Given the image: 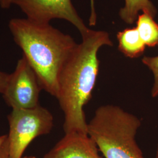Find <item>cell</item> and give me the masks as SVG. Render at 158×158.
<instances>
[{
    "label": "cell",
    "instance_id": "cell-1",
    "mask_svg": "<svg viewBox=\"0 0 158 158\" xmlns=\"http://www.w3.org/2000/svg\"><path fill=\"white\" fill-rule=\"evenodd\" d=\"M81 36L82 42L77 44L58 79L56 98L64 115L65 134H88L83 109L91 98L99 72L98 52L102 46L113 45L106 31L90 29Z\"/></svg>",
    "mask_w": 158,
    "mask_h": 158
},
{
    "label": "cell",
    "instance_id": "cell-2",
    "mask_svg": "<svg viewBox=\"0 0 158 158\" xmlns=\"http://www.w3.org/2000/svg\"><path fill=\"white\" fill-rule=\"evenodd\" d=\"M8 27L42 90L56 98L59 74L77 44L49 23L15 18L10 21Z\"/></svg>",
    "mask_w": 158,
    "mask_h": 158
},
{
    "label": "cell",
    "instance_id": "cell-3",
    "mask_svg": "<svg viewBox=\"0 0 158 158\" xmlns=\"http://www.w3.org/2000/svg\"><path fill=\"white\" fill-rule=\"evenodd\" d=\"M141 121L118 106H102L87 125L88 135L105 158H143L135 141Z\"/></svg>",
    "mask_w": 158,
    "mask_h": 158
},
{
    "label": "cell",
    "instance_id": "cell-4",
    "mask_svg": "<svg viewBox=\"0 0 158 158\" xmlns=\"http://www.w3.org/2000/svg\"><path fill=\"white\" fill-rule=\"evenodd\" d=\"M8 158H22L30 143L36 137L51 132L53 117L40 105L29 109H12L8 115Z\"/></svg>",
    "mask_w": 158,
    "mask_h": 158
},
{
    "label": "cell",
    "instance_id": "cell-5",
    "mask_svg": "<svg viewBox=\"0 0 158 158\" xmlns=\"http://www.w3.org/2000/svg\"><path fill=\"white\" fill-rule=\"evenodd\" d=\"M42 90L38 77L24 57L18 60L14 72L10 74L2 97L12 109H29L38 106Z\"/></svg>",
    "mask_w": 158,
    "mask_h": 158
},
{
    "label": "cell",
    "instance_id": "cell-6",
    "mask_svg": "<svg viewBox=\"0 0 158 158\" xmlns=\"http://www.w3.org/2000/svg\"><path fill=\"white\" fill-rule=\"evenodd\" d=\"M25 14L27 18L35 22L49 23L54 19H61L71 23L81 36L88 28L76 11L72 0H12Z\"/></svg>",
    "mask_w": 158,
    "mask_h": 158
},
{
    "label": "cell",
    "instance_id": "cell-7",
    "mask_svg": "<svg viewBox=\"0 0 158 158\" xmlns=\"http://www.w3.org/2000/svg\"><path fill=\"white\" fill-rule=\"evenodd\" d=\"M96 143L88 134H65L44 158H102Z\"/></svg>",
    "mask_w": 158,
    "mask_h": 158
},
{
    "label": "cell",
    "instance_id": "cell-8",
    "mask_svg": "<svg viewBox=\"0 0 158 158\" xmlns=\"http://www.w3.org/2000/svg\"><path fill=\"white\" fill-rule=\"evenodd\" d=\"M118 50L125 56L136 58L141 56L146 46L141 40L136 27L125 29L117 33Z\"/></svg>",
    "mask_w": 158,
    "mask_h": 158
},
{
    "label": "cell",
    "instance_id": "cell-9",
    "mask_svg": "<svg viewBox=\"0 0 158 158\" xmlns=\"http://www.w3.org/2000/svg\"><path fill=\"white\" fill-rule=\"evenodd\" d=\"M141 11L153 18L157 14L156 7L150 0H125L124 6L121 8L119 15L125 23L131 25L135 22Z\"/></svg>",
    "mask_w": 158,
    "mask_h": 158
},
{
    "label": "cell",
    "instance_id": "cell-10",
    "mask_svg": "<svg viewBox=\"0 0 158 158\" xmlns=\"http://www.w3.org/2000/svg\"><path fill=\"white\" fill-rule=\"evenodd\" d=\"M136 28L139 36L148 47L158 46V24L149 15L142 13L136 19Z\"/></svg>",
    "mask_w": 158,
    "mask_h": 158
},
{
    "label": "cell",
    "instance_id": "cell-11",
    "mask_svg": "<svg viewBox=\"0 0 158 158\" xmlns=\"http://www.w3.org/2000/svg\"><path fill=\"white\" fill-rule=\"evenodd\" d=\"M142 62L153 74L154 83L151 90V96L156 97L158 96V56L143 57Z\"/></svg>",
    "mask_w": 158,
    "mask_h": 158
},
{
    "label": "cell",
    "instance_id": "cell-12",
    "mask_svg": "<svg viewBox=\"0 0 158 158\" xmlns=\"http://www.w3.org/2000/svg\"><path fill=\"white\" fill-rule=\"evenodd\" d=\"M90 15L89 18V24L90 26H94L96 24L97 15L94 6V0H90Z\"/></svg>",
    "mask_w": 158,
    "mask_h": 158
},
{
    "label": "cell",
    "instance_id": "cell-13",
    "mask_svg": "<svg viewBox=\"0 0 158 158\" xmlns=\"http://www.w3.org/2000/svg\"><path fill=\"white\" fill-rule=\"evenodd\" d=\"M10 74L0 71V93L2 94L6 88Z\"/></svg>",
    "mask_w": 158,
    "mask_h": 158
},
{
    "label": "cell",
    "instance_id": "cell-14",
    "mask_svg": "<svg viewBox=\"0 0 158 158\" xmlns=\"http://www.w3.org/2000/svg\"><path fill=\"white\" fill-rule=\"evenodd\" d=\"M0 158H8V144L7 139H6L0 151Z\"/></svg>",
    "mask_w": 158,
    "mask_h": 158
},
{
    "label": "cell",
    "instance_id": "cell-15",
    "mask_svg": "<svg viewBox=\"0 0 158 158\" xmlns=\"http://www.w3.org/2000/svg\"><path fill=\"white\" fill-rule=\"evenodd\" d=\"M12 5V0H0V6L4 10L9 9Z\"/></svg>",
    "mask_w": 158,
    "mask_h": 158
},
{
    "label": "cell",
    "instance_id": "cell-16",
    "mask_svg": "<svg viewBox=\"0 0 158 158\" xmlns=\"http://www.w3.org/2000/svg\"><path fill=\"white\" fill-rule=\"evenodd\" d=\"M8 136L6 135H4L0 136V151L1 150V148L3 146L4 142L6 141V139H7Z\"/></svg>",
    "mask_w": 158,
    "mask_h": 158
},
{
    "label": "cell",
    "instance_id": "cell-17",
    "mask_svg": "<svg viewBox=\"0 0 158 158\" xmlns=\"http://www.w3.org/2000/svg\"><path fill=\"white\" fill-rule=\"evenodd\" d=\"M155 158H158V147H157V149H156V156H155Z\"/></svg>",
    "mask_w": 158,
    "mask_h": 158
},
{
    "label": "cell",
    "instance_id": "cell-18",
    "mask_svg": "<svg viewBox=\"0 0 158 158\" xmlns=\"http://www.w3.org/2000/svg\"><path fill=\"white\" fill-rule=\"evenodd\" d=\"M22 158H36L35 156H24V157H23Z\"/></svg>",
    "mask_w": 158,
    "mask_h": 158
}]
</instances>
